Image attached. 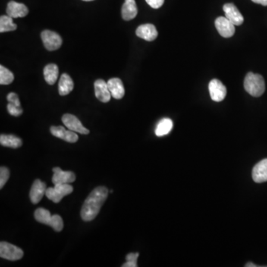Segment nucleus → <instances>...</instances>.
Returning <instances> with one entry per match:
<instances>
[{
  "instance_id": "obj_14",
  "label": "nucleus",
  "mask_w": 267,
  "mask_h": 267,
  "mask_svg": "<svg viewBox=\"0 0 267 267\" xmlns=\"http://www.w3.org/2000/svg\"><path fill=\"white\" fill-rule=\"evenodd\" d=\"M136 35L141 39L151 42L158 37V32L154 25L144 24L137 28L136 30Z\"/></svg>"
},
{
  "instance_id": "obj_33",
  "label": "nucleus",
  "mask_w": 267,
  "mask_h": 267,
  "mask_svg": "<svg viewBox=\"0 0 267 267\" xmlns=\"http://www.w3.org/2000/svg\"><path fill=\"white\" fill-rule=\"evenodd\" d=\"M83 1H85V2H91V1H94V0H83Z\"/></svg>"
},
{
  "instance_id": "obj_32",
  "label": "nucleus",
  "mask_w": 267,
  "mask_h": 267,
  "mask_svg": "<svg viewBox=\"0 0 267 267\" xmlns=\"http://www.w3.org/2000/svg\"><path fill=\"white\" fill-rule=\"evenodd\" d=\"M246 267H257L258 266L255 265V264H252V263H247V264L245 265Z\"/></svg>"
},
{
  "instance_id": "obj_23",
  "label": "nucleus",
  "mask_w": 267,
  "mask_h": 267,
  "mask_svg": "<svg viewBox=\"0 0 267 267\" xmlns=\"http://www.w3.org/2000/svg\"><path fill=\"white\" fill-rule=\"evenodd\" d=\"M173 127L172 120L171 119L164 118L158 123L155 129V134L158 137L167 135L171 132Z\"/></svg>"
},
{
  "instance_id": "obj_4",
  "label": "nucleus",
  "mask_w": 267,
  "mask_h": 267,
  "mask_svg": "<svg viewBox=\"0 0 267 267\" xmlns=\"http://www.w3.org/2000/svg\"><path fill=\"white\" fill-rule=\"evenodd\" d=\"M72 192L73 186L69 183L56 184L54 185V187H50L46 189L45 195L51 201L58 203L65 196L70 195Z\"/></svg>"
},
{
  "instance_id": "obj_3",
  "label": "nucleus",
  "mask_w": 267,
  "mask_h": 267,
  "mask_svg": "<svg viewBox=\"0 0 267 267\" xmlns=\"http://www.w3.org/2000/svg\"><path fill=\"white\" fill-rule=\"evenodd\" d=\"M34 218L38 222L50 226L56 232L62 231L64 227L63 219L60 215H51L49 211L44 208H39L35 211Z\"/></svg>"
},
{
  "instance_id": "obj_18",
  "label": "nucleus",
  "mask_w": 267,
  "mask_h": 267,
  "mask_svg": "<svg viewBox=\"0 0 267 267\" xmlns=\"http://www.w3.org/2000/svg\"><path fill=\"white\" fill-rule=\"evenodd\" d=\"M137 7L135 0H125L122 7V17L126 21L133 20L137 14Z\"/></svg>"
},
{
  "instance_id": "obj_29",
  "label": "nucleus",
  "mask_w": 267,
  "mask_h": 267,
  "mask_svg": "<svg viewBox=\"0 0 267 267\" xmlns=\"http://www.w3.org/2000/svg\"><path fill=\"white\" fill-rule=\"evenodd\" d=\"M7 100H8V102H11V103L14 104V105H17V106H21L18 95H17V94L14 93V92L8 94V97H7Z\"/></svg>"
},
{
  "instance_id": "obj_9",
  "label": "nucleus",
  "mask_w": 267,
  "mask_h": 267,
  "mask_svg": "<svg viewBox=\"0 0 267 267\" xmlns=\"http://www.w3.org/2000/svg\"><path fill=\"white\" fill-rule=\"evenodd\" d=\"M215 27L223 37L230 38L234 34L235 27L227 17H220L215 20Z\"/></svg>"
},
{
  "instance_id": "obj_19",
  "label": "nucleus",
  "mask_w": 267,
  "mask_h": 267,
  "mask_svg": "<svg viewBox=\"0 0 267 267\" xmlns=\"http://www.w3.org/2000/svg\"><path fill=\"white\" fill-rule=\"evenodd\" d=\"M107 84H108V89L111 92V97H113L114 99L120 100L124 97V86H123V82L120 79H110Z\"/></svg>"
},
{
  "instance_id": "obj_8",
  "label": "nucleus",
  "mask_w": 267,
  "mask_h": 267,
  "mask_svg": "<svg viewBox=\"0 0 267 267\" xmlns=\"http://www.w3.org/2000/svg\"><path fill=\"white\" fill-rule=\"evenodd\" d=\"M211 98L215 102H221L227 96V88L218 79H214L209 84Z\"/></svg>"
},
{
  "instance_id": "obj_25",
  "label": "nucleus",
  "mask_w": 267,
  "mask_h": 267,
  "mask_svg": "<svg viewBox=\"0 0 267 267\" xmlns=\"http://www.w3.org/2000/svg\"><path fill=\"white\" fill-rule=\"evenodd\" d=\"M14 76L8 68L0 66V84L9 85L14 81Z\"/></svg>"
},
{
  "instance_id": "obj_12",
  "label": "nucleus",
  "mask_w": 267,
  "mask_h": 267,
  "mask_svg": "<svg viewBox=\"0 0 267 267\" xmlns=\"http://www.w3.org/2000/svg\"><path fill=\"white\" fill-rule=\"evenodd\" d=\"M223 9L225 12L226 17L230 21H231L234 26H241L243 24V21H244L243 15L234 4H225Z\"/></svg>"
},
{
  "instance_id": "obj_10",
  "label": "nucleus",
  "mask_w": 267,
  "mask_h": 267,
  "mask_svg": "<svg viewBox=\"0 0 267 267\" xmlns=\"http://www.w3.org/2000/svg\"><path fill=\"white\" fill-rule=\"evenodd\" d=\"M50 131L54 137H58L68 143H76L79 139L78 135L75 132L66 130L63 126H51Z\"/></svg>"
},
{
  "instance_id": "obj_1",
  "label": "nucleus",
  "mask_w": 267,
  "mask_h": 267,
  "mask_svg": "<svg viewBox=\"0 0 267 267\" xmlns=\"http://www.w3.org/2000/svg\"><path fill=\"white\" fill-rule=\"evenodd\" d=\"M108 195V189L105 186H98L92 191V193L86 198L82 207L80 215L83 221L89 222L96 218L106 200Z\"/></svg>"
},
{
  "instance_id": "obj_5",
  "label": "nucleus",
  "mask_w": 267,
  "mask_h": 267,
  "mask_svg": "<svg viewBox=\"0 0 267 267\" xmlns=\"http://www.w3.org/2000/svg\"><path fill=\"white\" fill-rule=\"evenodd\" d=\"M23 251L15 245L7 242L0 243V257L9 261H18L23 257Z\"/></svg>"
},
{
  "instance_id": "obj_22",
  "label": "nucleus",
  "mask_w": 267,
  "mask_h": 267,
  "mask_svg": "<svg viewBox=\"0 0 267 267\" xmlns=\"http://www.w3.org/2000/svg\"><path fill=\"white\" fill-rule=\"evenodd\" d=\"M0 143L5 147L17 149V148L21 147L23 141L20 137L12 135V134H1Z\"/></svg>"
},
{
  "instance_id": "obj_15",
  "label": "nucleus",
  "mask_w": 267,
  "mask_h": 267,
  "mask_svg": "<svg viewBox=\"0 0 267 267\" xmlns=\"http://www.w3.org/2000/svg\"><path fill=\"white\" fill-rule=\"evenodd\" d=\"M6 12L7 14L13 19L20 18L26 17L29 14V9L24 4L11 1L8 2Z\"/></svg>"
},
{
  "instance_id": "obj_2",
  "label": "nucleus",
  "mask_w": 267,
  "mask_h": 267,
  "mask_svg": "<svg viewBox=\"0 0 267 267\" xmlns=\"http://www.w3.org/2000/svg\"><path fill=\"white\" fill-rule=\"evenodd\" d=\"M244 89L252 97L258 98L265 92L266 86L264 77L260 74L248 73L244 80Z\"/></svg>"
},
{
  "instance_id": "obj_28",
  "label": "nucleus",
  "mask_w": 267,
  "mask_h": 267,
  "mask_svg": "<svg viewBox=\"0 0 267 267\" xmlns=\"http://www.w3.org/2000/svg\"><path fill=\"white\" fill-rule=\"evenodd\" d=\"M7 108H8V113L14 117H18L23 114V109H22L21 106H17L11 102L8 104Z\"/></svg>"
},
{
  "instance_id": "obj_20",
  "label": "nucleus",
  "mask_w": 267,
  "mask_h": 267,
  "mask_svg": "<svg viewBox=\"0 0 267 267\" xmlns=\"http://www.w3.org/2000/svg\"><path fill=\"white\" fill-rule=\"evenodd\" d=\"M74 82L68 74H62L59 81L58 91L59 94L61 96H66L72 92L74 89Z\"/></svg>"
},
{
  "instance_id": "obj_24",
  "label": "nucleus",
  "mask_w": 267,
  "mask_h": 267,
  "mask_svg": "<svg viewBox=\"0 0 267 267\" xmlns=\"http://www.w3.org/2000/svg\"><path fill=\"white\" fill-rule=\"evenodd\" d=\"M17 29V26L13 22L12 17L8 15H2L0 17V32H13Z\"/></svg>"
},
{
  "instance_id": "obj_7",
  "label": "nucleus",
  "mask_w": 267,
  "mask_h": 267,
  "mask_svg": "<svg viewBox=\"0 0 267 267\" xmlns=\"http://www.w3.org/2000/svg\"><path fill=\"white\" fill-rule=\"evenodd\" d=\"M62 120L65 126L69 130L82 134H89V129L83 126L80 120L76 116L71 114H66L62 117Z\"/></svg>"
},
{
  "instance_id": "obj_31",
  "label": "nucleus",
  "mask_w": 267,
  "mask_h": 267,
  "mask_svg": "<svg viewBox=\"0 0 267 267\" xmlns=\"http://www.w3.org/2000/svg\"><path fill=\"white\" fill-rule=\"evenodd\" d=\"M252 2L257 4H261L264 6H267V0H252Z\"/></svg>"
},
{
  "instance_id": "obj_30",
  "label": "nucleus",
  "mask_w": 267,
  "mask_h": 267,
  "mask_svg": "<svg viewBox=\"0 0 267 267\" xmlns=\"http://www.w3.org/2000/svg\"><path fill=\"white\" fill-rule=\"evenodd\" d=\"M164 1L165 0H146L148 5L152 7V8H155V9L161 8L164 5Z\"/></svg>"
},
{
  "instance_id": "obj_21",
  "label": "nucleus",
  "mask_w": 267,
  "mask_h": 267,
  "mask_svg": "<svg viewBox=\"0 0 267 267\" xmlns=\"http://www.w3.org/2000/svg\"><path fill=\"white\" fill-rule=\"evenodd\" d=\"M44 77L48 85H54L57 82L59 75L58 66L57 65L48 64L44 68Z\"/></svg>"
},
{
  "instance_id": "obj_6",
  "label": "nucleus",
  "mask_w": 267,
  "mask_h": 267,
  "mask_svg": "<svg viewBox=\"0 0 267 267\" xmlns=\"http://www.w3.org/2000/svg\"><path fill=\"white\" fill-rule=\"evenodd\" d=\"M44 46L48 51H56L61 47L63 39L61 36L52 31L45 30L41 33Z\"/></svg>"
},
{
  "instance_id": "obj_26",
  "label": "nucleus",
  "mask_w": 267,
  "mask_h": 267,
  "mask_svg": "<svg viewBox=\"0 0 267 267\" xmlns=\"http://www.w3.org/2000/svg\"><path fill=\"white\" fill-rule=\"evenodd\" d=\"M139 253H129L126 255V262L123 265V267H137V258Z\"/></svg>"
},
{
  "instance_id": "obj_13",
  "label": "nucleus",
  "mask_w": 267,
  "mask_h": 267,
  "mask_svg": "<svg viewBox=\"0 0 267 267\" xmlns=\"http://www.w3.org/2000/svg\"><path fill=\"white\" fill-rule=\"evenodd\" d=\"M46 189V185L45 183L40 180H35L30 191V199L32 203L37 204L45 195Z\"/></svg>"
},
{
  "instance_id": "obj_11",
  "label": "nucleus",
  "mask_w": 267,
  "mask_h": 267,
  "mask_svg": "<svg viewBox=\"0 0 267 267\" xmlns=\"http://www.w3.org/2000/svg\"><path fill=\"white\" fill-rule=\"evenodd\" d=\"M53 171L54 175L52 177V182L54 185L66 184L75 181V174L72 171H63L60 167H54Z\"/></svg>"
},
{
  "instance_id": "obj_27",
  "label": "nucleus",
  "mask_w": 267,
  "mask_h": 267,
  "mask_svg": "<svg viewBox=\"0 0 267 267\" xmlns=\"http://www.w3.org/2000/svg\"><path fill=\"white\" fill-rule=\"evenodd\" d=\"M10 177V171L7 167H2L0 168V189H2Z\"/></svg>"
},
{
  "instance_id": "obj_16",
  "label": "nucleus",
  "mask_w": 267,
  "mask_h": 267,
  "mask_svg": "<svg viewBox=\"0 0 267 267\" xmlns=\"http://www.w3.org/2000/svg\"><path fill=\"white\" fill-rule=\"evenodd\" d=\"M95 92L96 98L102 102H109L111 95L108 84L103 80H98L95 83Z\"/></svg>"
},
{
  "instance_id": "obj_17",
  "label": "nucleus",
  "mask_w": 267,
  "mask_h": 267,
  "mask_svg": "<svg viewBox=\"0 0 267 267\" xmlns=\"http://www.w3.org/2000/svg\"><path fill=\"white\" fill-rule=\"evenodd\" d=\"M252 179L255 183L267 181V158L256 164L252 169Z\"/></svg>"
}]
</instances>
